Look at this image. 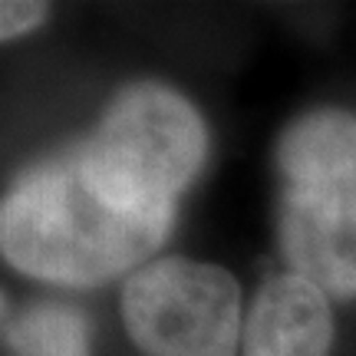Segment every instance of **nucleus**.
Listing matches in <instances>:
<instances>
[{
	"label": "nucleus",
	"mask_w": 356,
	"mask_h": 356,
	"mask_svg": "<svg viewBox=\"0 0 356 356\" xmlns=\"http://www.w3.org/2000/svg\"><path fill=\"white\" fill-rule=\"evenodd\" d=\"M172 218L102 195L70 149L13 181L0 208V248L7 264L30 277L96 287L145 267Z\"/></svg>",
	"instance_id": "f257e3e1"
},
{
	"label": "nucleus",
	"mask_w": 356,
	"mask_h": 356,
	"mask_svg": "<svg viewBox=\"0 0 356 356\" xmlns=\"http://www.w3.org/2000/svg\"><path fill=\"white\" fill-rule=\"evenodd\" d=\"M277 241L291 274L356 300V115L317 109L280 132Z\"/></svg>",
	"instance_id": "f03ea898"
},
{
	"label": "nucleus",
	"mask_w": 356,
	"mask_h": 356,
	"mask_svg": "<svg viewBox=\"0 0 356 356\" xmlns=\"http://www.w3.org/2000/svg\"><path fill=\"white\" fill-rule=\"evenodd\" d=\"M208 132L181 92L159 83L126 86L99 126L73 145L89 181L119 204L175 215V198L202 172Z\"/></svg>",
	"instance_id": "7ed1b4c3"
},
{
	"label": "nucleus",
	"mask_w": 356,
	"mask_h": 356,
	"mask_svg": "<svg viewBox=\"0 0 356 356\" xmlns=\"http://www.w3.org/2000/svg\"><path fill=\"white\" fill-rule=\"evenodd\" d=\"M122 323L142 356H238L241 284L218 264L155 257L126 280Z\"/></svg>",
	"instance_id": "20e7f679"
},
{
	"label": "nucleus",
	"mask_w": 356,
	"mask_h": 356,
	"mask_svg": "<svg viewBox=\"0 0 356 356\" xmlns=\"http://www.w3.org/2000/svg\"><path fill=\"white\" fill-rule=\"evenodd\" d=\"M333 314L327 293L297 274H274L257 287L244 317L241 356H330Z\"/></svg>",
	"instance_id": "39448f33"
},
{
	"label": "nucleus",
	"mask_w": 356,
	"mask_h": 356,
	"mask_svg": "<svg viewBox=\"0 0 356 356\" xmlns=\"http://www.w3.org/2000/svg\"><path fill=\"white\" fill-rule=\"evenodd\" d=\"M13 356H89V327L83 314L63 304H37L7 323Z\"/></svg>",
	"instance_id": "423d86ee"
},
{
	"label": "nucleus",
	"mask_w": 356,
	"mask_h": 356,
	"mask_svg": "<svg viewBox=\"0 0 356 356\" xmlns=\"http://www.w3.org/2000/svg\"><path fill=\"white\" fill-rule=\"evenodd\" d=\"M50 7L47 3H26V0H7L0 7V40H17L37 30L47 20Z\"/></svg>",
	"instance_id": "0eeeda50"
}]
</instances>
